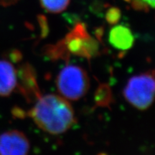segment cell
Listing matches in <instances>:
<instances>
[{
	"label": "cell",
	"instance_id": "9",
	"mask_svg": "<svg viewBox=\"0 0 155 155\" xmlns=\"http://www.w3.org/2000/svg\"><path fill=\"white\" fill-rule=\"evenodd\" d=\"M119 12H116L115 9L110 11L107 15V19L109 22L115 23L119 20Z\"/></svg>",
	"mask_w": 155,
	"mask_h": 155
},
{
	"label": "cell",
	"instance_id": "3",
	"mask_svg": "<svg viewBox=\"0 0 155 155\" xmlns=\"http://www.w3.org/2000/svg\"><path fill=\"white\" fill-rule=\"evenodd\" d=\"M154 78L152 72L134 75L129 79L124 89L126 100L139 110L147 109L154 96Z\"/></svg>",
	"mask_w": 155,
	"mask_h": 155
},
{
	"label": "cell",
	"instance_id": "4",
	"mask_svg": "<svg viewBox=\"0 0 155 155\" xmlns=\"http://www.w3.org/2000/svg\"><path fill=\"white\" fill-rule=\"evenodd\" d=\"M65 45L70 53L83 57H92L98 51V44L96 40L87 34L81 25H78L67 36Z\"/></svg>",
	"mask_w": 155,
	"mask_h": 155
},
{
	"label": "cell",
	"instance_id": "8",
	"mask_svg": "<svg viewBox=\"0 0 155 155\" xmlns=\"http://www.w3.org/2000/svg\"><path fill=\"white\" fill-rule=\"evenodd\" d=\"M70 0H40L43 8L51 13H59L65 10Z\"/></svg>",
	"mask_w": 155,
	"mask_h": 155
},
{
	"label": "cell",
	"instance_id": "2",
	"mask_svg": "<svg viewBox=\"0 0 155 155\" xmlns=\"http://www.w3.org/2000/svg\"><path fill=\"white\" fill-rule=\"evenodd\" d=\"M57 88L65 99H80L89 88L88 76L82 68L68 65L63 68L58 74Z\"/></svg>",
	"mask_w": 155,
	"mask_h": 155
},
{
	"label": "cell",
	"instance_id": "7",
	"mask_svg": "<svg viewBox=\"0 0 155 155\" xmlns=\"http://www.w3.org/2000/svg\"><path fill=\"white\" fill-rule=\"evenodd\" d=\"M109 43L120 50H129L133 46L134 38L131 30L124 25H116L109 32Z\"/></svg>",
	"mask_w": 155,
	"mask_h": 155
},
{
	"label": "cell",
	"instance_id": "6",
	"mask_svg": "<svg viewBox=\"0 0 155 155\" xmlns=\"http://www.w3.org/2000/svg\"><path fill=\"white\" fill-rule=\"evenodd\" d=\"M17 86V72L14 65L6 60H0V96H7Z\"/></svg>",
	"mask_w": 155,
	"mask_h": 155
},
{
	"label": "cell",
	"instance_id": "5",
	"mask_svg": "<svg viewBox=\"0 0 155 155\" xmlns=\"http://www.w3.org/2000/svg\"><path fill=\"white\" fill-rule=\"evenodd\" d=\"M30 143L22 132L12 130L0 135V155H28Z\"/></svg>",
	"mask_w": 155,
	"mask_h": 155
},
{
	"label": "cell",
	"instance_id": "10",
	"mask_svg": "<svg viewBox=\"0 0 155 155\" xmlns=\"http://www.w3.org/2000/svg\"><path fill=\"white\" fill-rule=\"evenodd\" d=\"M141 3H144L145 6H149L151 8L154 7V0H141Z\"/></svg>",
	"mask_w": 155,
	"mask_h": 155
},
{
	"label": "cell",
	"instance_id": "1",
	"mask_svg": "<svg viewBox=\"0 0 155 155\" xmlns=\"http://www.w3.org/2000/svg\"><path fill=\"white\" fill-rule=\"evenodd\" d=\"M30 116L40 129L52 134L65 132L75 121L71 104L65 98L55 94L40 96Z\"/></svg>",
	"mask_w": 155,
	"mask_h": 155
},
{
	"label": "cell",
	"instance_id": "11",
	"mask_svg": "<svg viewBox=\"0 0 155 155\" xmlns=\"http://www.w3.org/2000/svg\"><path fill=\"white\" fill-rule=\"evenodd\" d=\"M127 1H129V0H127Z\"/></svg>",
	"mask_w": 155,
	"mask_h": 155
}]
</instances>
